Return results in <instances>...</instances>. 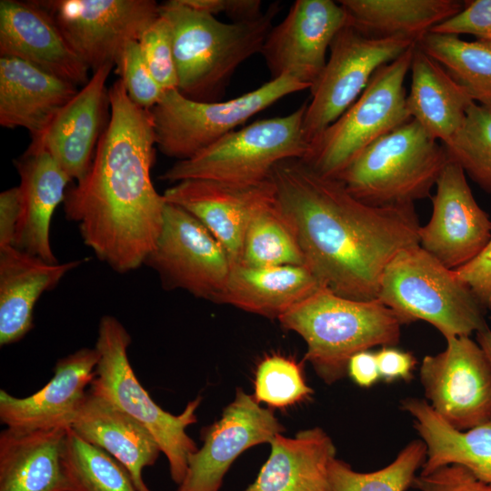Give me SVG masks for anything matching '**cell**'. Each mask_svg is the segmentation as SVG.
<instances>
[{
    "instance_id": "cell-7",
    "label": "cell",
    "mask_w": 491,
    "mask_h": 491,
    "mask_svg": "<svg viewBox=\"0 0 491 491\" xmlns=\"http://www.w3.org/2000/svg\"><path fill=\"white\" fill-rule=\"evenodd\" d=\"M131 336L115 316L105 315L98 324L95 349L99 360L89 391L143 425L155 437L168 460L172 480H184L188 459L198 448L186 428L196 422L202 398L190 401L179 415L162 409L138 381L128 357Z\"/></svg>"
},
{
    "instance_id": "cell-20",
    "label": "cell",
    "mask_w": 491,
    "mask_h": 491,
    "mask_svg": "<svg viewBox=\"0 0 491 491\" xmlns=\"http://www.w3.org/2000/svg\"><path fill=\"white\" fill-rule=\"evenodd\" d=\"M0 56L18 58L76 86L90 79L89 67L37 1L1 0Z\"/></svg>"
},
{
    "instance_id": "cell-10",
    "label": "cell",
    "mask_w": 491,
    "mask_h": 491,
    "mask_svg": "<svg viewBox=\"0 0 491 491\" xmlns=\"http://www.w3.org/2000/svg\"><path fill=\"white\" fill-rule=\"evenodd\" d=\"M306 89L308 85L284 75L226 101H197L177 89L166 90L150 109L155 145L178 161L191 158L280 99Z\"/></svg>"
},
{
    "instance_id": "cell-43",
    "label": "cell",
    "mask_w": 491,
    "mask_h": 491,
    "mask_svg": "<svg viewBox=\"0 0 491 491\" xmlns=\"http://www.w3.org/2000/svg\"><path fill=\"white\" fill-rule=\"evenodd\" d=\"M185 5L212 15L225 14L233 22L257 19L264 13L260 0H180Z\"/></svg>"
},
{
    "instance_id": "cell-22",
    "label": "cell",
    "mask_w": 491,
    "mask_h": 491,
    "mask_svg": "<svg viewBox=\"0 0 491 491\" xmlns=\"http://www.w3.org/2000/svg\"><path fill=\"white\" fill-rule=\"evenodd\" d=\"M15 165L20 176L21 214L13 246L57 263L50 242L51 219L72 179L47 152L32 145Z\"/></svg>"
},
{
    "instance_id": "cell-41",
    "label": "cell",
    "mask_w": 491,
    "mask_h": 491,
    "mask_svg": "<svg viewBox=\"0 0 491 491\" xmlns=\"http://www.w3.org/2000/svg\"><path fill=\"white\" fill-rule=\"evenodd\" d=\"M411 487L418 491H491V484L479 480L458 465L445 466L428 474L420 473Z\"/></svg>"
},
{
    "instance_id": "cell-3",
    "label": "cell",
    "mask_w": 491,
    "mask_h": 491,
    "mask_svg": "<svg viewBox=\"0 0 491 491\" xmlns=\"http://www.w3.org/2000/svg\"><path fill=\"white\" fill-rule=\"evenodd\" d=\"M279 10L272 3L257 19L224 23L180 0L159 4L172 31L177 90L193 100L219 101L237 67L261 52Z\"/></svg>"
},
{
    "instance_id": "cell-16",
    "label": "cell",
    "mask_w": 491,
    "mask_h": 491,
    "mask_svg": "<svg viewBox=\"0 0 491 491\" xmlns=\"http://www.w3.org/2000/svg\"><path fill=\"white\" fill-rule=\"evenodd\" d=\"M430 220L419 246L451 270L472 260L491 237V220L475 199L462 167L448 156L436 184Z\"/></svg>"
},
{
    "instance_id": "cell-14",
    "label": "cell",
    "mask_w": 491,
    "mask_h": 491,
    "mask_svg": "<svg viewBox=\"0 0 491 491\" xmlns=\"http://www.w3.org/2000/svg\"><path fill=\"white\" fill-rule=\"evenodd\" d=\"M446 341L442 352L423 358L419 379L432 409L464 431L491 418V364L470 336Z\"/></svg>"
},
{
    "instance_id": "cell-33",
    "label": "cell",
    "mask_w": 491,
    "mask_h": 491,
    "mask_svg": "<svg viewBox=\"0 0 491 491\" xmlns=\"http://www.w3.org/2000/svg\"><path fill=\"white\" fill-rule=\"evenodd\" d=\"M62 461L69 491H139L117 460L71 428L66 433Z\"/></svg>"
},
{
    "instance_id": "cell-32",
    "label": "cell",
    "mask_w": 491,
    "mask_h": 491,
    "mask_svg": "<svg viewBox=\"0 0 491 491\" xmlns=\"http://www.w3.org/2000/svg\"><path fill=\"white\" fill-rule=\"evenodd\" d=\"M417 45L476 103L491 105V40L466 41L454 35L428 32Z\"/></svg>"
},
{
    "instance_id": "cell-26",
    "label": "cell",
    "mask_w": 491,
    "mask_h": 491,
    "mask_svg": "<svg viewBox=\"0 0 491 491\" xmlns=\"http://www.w3.org/2000/svg\"><path fill=\"white\" fill-rule=\"evenodd\" d=\"M69 428L0 433V491H69L63 451Z\"/></svg>"
},
{
    "instance_id": "cell-36",
    "label": "cell",
    "mask_w": 491,
    "mask_h": 491,
    "mask_svg": "<svg viewBox=\"0 0 491 491\" xmlns=\"http://www.w3.org/2000/svg\"><path fill=\"white\" fill-rule=\"evenodd\" d=\"M443 145L466 175L491 194V105L473 103L461 128Z\"/></svg>"
},
{
    "instance_id": "cell-44",
    "label": "cell",
    "mask_w": 491,
    "mask_h": 491,
    "mask_svg": "<svg viewBox=\"0 0 491 491\" xmlns=\"http://www.w3.org/2000/svg\"><path fill=\"white\" fill-rule=\"evenodd\" d=\"M376 356L381 380L386 383L408 382L413 378L417 360L412 353L389 346L380 347Z\"/></svg>"
},
{
    "instance_id": "cell-12",
    "label": "cell",
    "mask_w": 491,
    "mask_h": 491,
    "mask_svg": "<svg viewBox=\"0 0 491 491\" xmlns=\"http://www.w3.org/2000/svg\"><path fill=\"white\" fill-rule=\"evenodd\" d=\"M145 265L159 275L165 287L214 302H218L232 267L214 235L189 212L167 202L161 233Z\"/></svg>"
},
{
    "instance_id": "cell-19",
    "label": "cell",
    "mask_w": 491,
    "mask_h": 491,
    "mask_svg": "<svg viewBox=\"0 0 491 491\" xmlns=\"http://www.w3.org/2000/svg\"><path fill=\"white\" fill-rule=\"evenodd\" d=\"M99 355L83 347L60 358L40 390L16 397L0 390V421L5 427L34 430L70 428L95 376Z\"/></svg>"
},
{
    "instance_id": "cell-18",
    "label": "cell",
    "mask_w": 491,
    "mask_h": 491,
    "mask_svg": "<svg viewBox=\"0 0 491 491\" xmlns=\"http://www.w3.org/2000/svg\"><path fill=\"white\" fill-rule=\"evenodd\" d=\"M196 217L225 249L232 266L242 262L246 229L254 215L276 199L272 178L255 185L207 179L177 182L163 194Z\"/></svg>"
},
{
    "instance_id": "cell-40",
    "label": "cell",
    "mask_w": 491,
    "mask_h": 491,
    "mask_svg": "<svg viewBox=\"0 0 491 491\" xmlns=\"http://www.w3.org/2000/svg\"><path fill=\"white\" fill-rule=\"evenodd\" d=\"M466 3L460 12L435 25L429 32L457 36L466 34L478 39L491 40V0Z\"/></svg>"
},
{
    "instance_id": "cell-47",
    "label": "cell",
    "mask_w": 491,
    "mask_h": 491,
    "mask_svg": "<svg viewBox=\"0 0 491 491\" xmlns=\"http://www.w3.org/2000/svg\"><path fill=\"white\" fill-rule=\"evenodd\" d=\"M476 340L491 364V329L488 326L476 333Z\"/></svg>"
},
{
    "instance_id": "cell-42",
    "label": "cell",
    "mask_w": 491,
    "mask_h": 491,
    "mask_svg": "<svg viewBox=\"0 0 491 491\" xmlns=\"http://www.w3.org/2000/svg\"><path fill=\"white\" fill-rule=\"evenodd\" d=\"M485 311H491V237L468 263L454 270Z\"/></svg>"
},
{
    "instance_id": "cell-48",
    "label": "cell",
    "mask_w": 491,
    "mask_h": 491,
    "mask_svg": "<svg viewBox=\"0 0 491 491\" xmlns=\"http://www.w3.org/2000/svg\"><path fill=\"white\" fill-rule=\"evenodd\" d=\"M489 319L491 320V313H490V316H489Z\"/></svg>"
},
{
    "instance_id": "cell-11",
    "label": "cell",
    "mask_w": 491,
    "mask_h": 491,
    "mask_svg": "<svg viewBox=\"0 0 491 491\" xmlns=\"http://www.w3.org/2000/svg\"><path fill=\"white\" fill-rule=\"evenodd\" d=\"M417 41L401 36H368L349 23L334 38L326 66L310 89L303 129L310 145L360 96L381 66Z\"/></svg>"
},
{
    "instance_id": "cell-1",
    "label": "cell",
    "mask_w": 491,
    "mask_h": 491,
    "mask_svg": "<svg viewBox=\"0 0 491 491\" xmlns=\"http://www.w3.org/2000/svg\"><path fill=\"white\" fill-rule=\"evenodd\" d=\"M276 204L293 230L304 265L335 294L377 298L382 274L402 249L419 245L414 205L373 206L300 158L276 165Z\"/></svg>"
},
{
    "instance_id": "cell-29",
    "label": "cell",
    "mask_w": 491,
    "mask_h": 491,
    "mask_svg": "<svg viewBox=\"0 0 491 491\" xmlns=\"http://www.w3.org/2000/svg\"><path fill=\"white\" fill-rule=\"evenodd\" d=\"M320 286L304 265L255 267L239 264L231 267L217 303L278 319Z\"/></svg>"
},
{
    "instance_id": "cell-23",
    "label": "cell",
    "mask_w": 491,
    "mask_h": 491,
    "mask_svg": "<svg viewBox=\"0 0 491 491\" xmlns=\"http://www.w3.org/2000/svg\"><path fill=\"white\" fill-rule=\"evenodd\" d=\"M76 85L27 62L0 56V124L39 137L76 95Z\"/></svg>"
},
{
    "instance_id": "cell-5",
    "label": "cell",
    "mask_w": 491,
    "mask_h": 491,
    "mask_svg": "<svg viewBox=\"0 0 491 491\" xmlns=\"http://www.w3.org/2000/svg\"><path fill=\"white\" fill-rule=\"evenodd\" d=\"M447 160L443 144L412 118L366 147L337 179L369 205H414L429 196Z\"/></svg>"
},
{
    "instance_id": "cell-25",
    "label": "cell",
    "mask_w": 491,
    "mask_h": 491,
    "mask_svg": "<svg viewBox=\"0 0 491 491\" xmlns=\"http://www.w3.org/2000/svg\"><path fill=\"white\" fill-rule=\"evenodd\" d=\"M70 428L117 460L139 491H151L144 481L143 471L156 462L162 451L143 425L88 390Z\"/></svg>"
},
{
    "instance_id": "cell-2",
    "label": "cell",
    "mask_w": 491,
    "mask_h": 491,
    "mask_svg": "<svg viewBox=\"0 0 491 491\" xmlns=\"http://www.w3.org/2000/svg\"><path fill=\"white\" fill-rule=\"evenodd\" d=\"M108 97L109 122L87 174L67 189L64 208L85 245L124 274L145 265L155 248L166 201L151 178L155 141L150 109L135 104L120 79Z\"/></svg>"
},
{
    "instance_id": "cell-35",
    "label": "cell",
    "mask_w": 491,
    "mask_h": 491,
    "mask_svg": "<svg viewBox=\"0 0 491 491\" xmlns=\"http://www.w3.org/2000/svg\"><path fill=\"white\" fill-rule=\"evenodd\" d=\"M421 439L408 443L387 466L372 472H358L336 458L330 465L333 491H406L426 460Z\"/></svg>"
},
{
    "instance_id": "cell-34",
    "label": "cell",
    "mask_w": 491,
    "mask_h": 491,
    "mask_svg": "<svg viewBox=\"0 0 491 491\" xmlns=\"http://www.w3.org/2000/svg\"><path fill=\"white\" fill-rule=\"evenodd\" d=\"M241 264L255 267L304 265L297 239L276 199L251 219L244 239Z\"/></svg>"
},
{
    "instance_id": "cell-39",
    "label": "cell",
    "mask_w": 491,
    "mask_h": 491,
    "mask_svg": "<svg viewBox=\"0 0 491 491\" xmlns=\"http://www.w3.org/2000/svg\"><path fill=\"white\" fill-rule=\"evenodd\" d=\"M115 66L128 96L135 104L151 109L160 101L165 91L150 72L138 41L125 45Z\"/></svg>"
},
{
    "instance_id": "cell-27",
    "label": "cell",
    "mask_w": 491,
    "mask_h": 491,
    "mask_svg": "<svg viewBox=\"0 0 491 491\" xmlns=\"http://www.w3.org/2000/svg\"><path fill=\"white\" fill-rule=\"evenodd\" d=\"M255 481L244 491H333L329 468L336 458L331 437L320 427L294 437L277 434Z\"/></svg>"
},
{
    "instance_id": "cell-8",
    "label": "cell",
    "mask_w": 491,
    "mask_h": 491,
    "mask_svg": "<svg viewBox=\"0 0 491 491\" xmlns=\"http://www.w3.org/2000/svg\"><path fill=\"white\" fill-rule=\"evenodd\" d=\"M306 106V102L287 115L232 131L191 158L177 161L160 178L173 184L187 179L237 185L267 181L280 162L306 155L309 144L303 129Z\"/></svg>"
},
{
    "instance_id": "cell-15",
    "label": "cell",
    "mask_w": 491,
    "mask_h": 491,
    "mask_svg": "<svg viewBox=\"0 0 491 491\" xmlns=\"http://www.w3.org/2000/svg\"><path fill=\"white\" fill-rule=\"evenodd\" d=\"M347 24L339 2H294L286 17L272 27L260 52L271 79L287 75L311 89L326 66L334 38Z\"/></svg>"
},
{
    "instance_id": "cell-28",
    "label": "cell",
    "mask_w": 491,
    "mask_h": 491,
    "mask_svg": "<svg viewBox=\"0 0 491 491\" xmlns=\"http://www.w3.org/2000/svg\"><path fill=\"white\" fill-rule=\"evenodd\" d=\"M400 408L407 413L424 442L426 460L421 474L458 465L479 480L491 484V418L467 430H458L440 417L425 399L406 397Z\"/></svg>"
},
{
    "instance_id": "cell-21",
    "label": "cell",
    "mask_w": 491,
    "mask_h": 491,
    "mask_svg": "<svg viewBox=\"0 0 491 491\" xmlns=\"http://www.w3.org/2000/svg\"><path fill=\"white\" fill-rule=\"evenodd\" d=\"M113 67L107 64L93 72L89 81L30 145L47 152L76 182L87 174L102 135L105 106L109 105L106 80Z\"/></svg>"
},
{
    "instance_id": "cell-31",
    "label": "cell",
    "mask_w": 491,
    "mask_h": 491,
    "mask_svg": "<svg viewBox=\"0 0 491 491\" xmlns=\"http://www.w3.org/2000/svg\"><path fill=\"white\" fill-rule=\"evenodd\" d=\"M348 23L372 37L419 41L432 27L460 12L455 0H341Z\"/></svg>"
},
{
    "instance_id": "cell-9",
    "label": "cell",
    "mask_w": 491,
    "mask_h": 491,
    "mask_svg": "<svg viewBox=\"0 0 491 491\" xmlns=\"http://www.w3.org/2000/svg\"><path fill=\"white\" fill-rule=\"evenodd\" d=\"M416 45L376 71L355 103L310 143L306 163L337 178L366 147L412 119L404 84Z\"/></svg>"
},
{
    "instance_id": "cell-6",
    "label": "cell",
    "mask_w": 491,
    "mask_h": 491,
    "mask_svg": "<svg viewBox=\"0 0 491 491\" xmlns=\"http://www.w3.org/2000/svg\"><path fill=\"white\" fill-rule=\"evenodd\" d=\"M408 325L422 320L446 339L487 326L485 310L451 270L419 245L399 251L386 266L377 298Z\"/></svg>"
},
{
    "instance_id": "cell-46",
    "label": "cell",
    "mask_w": 491,
    "mask_h": 491,
    "mask_svg": "<svg viewBox=\"0 0 491 491\" xmlns=\"http://www.w3.org/2000/svg\"><path fill=\"white\" fill-rule=\"evenodd\" d=\"M347 376L360 387L369 388L381 380L376 352L355 354L347 364Z\"/></svg>"
},
{
    "instance_id": "cell-45",
    "label": "cell",
    "mask_w": 491,
    "mask_h": 491,
    "mask_svg": "<svg viewBox=\"0 0 491 491\" xmlns=\"http://www.w3.org/2000/svg\"><path fill=\"white\" fill-rule=\"evenodd\" d=\"M21 214V194L15 186L0 194V247L13 246Z\"/></svg>"
},
{
    "instance_id": "cell-13",
    "label": "cell",
    "mask_w": 491,
    "mask_h": 491,
    "mask_svg": "<svg viewBox=\"0 0 491 491\" xmlns=\"http://www.w3.org/2000/svg\"><path fill=\"white\" fill-rule=\"evenodd\" d=\"M53 17L66 41L93 72L115 65L125 45L138 41L159 16L154 0L37 1Z\"/></svg>"
},
{
    "instance_id": "cell-24",
    "label": "cell",
    "mask_w": 491,
    "mask_h": 491,
    "mask_svg": "<svg viewBox=\"0 0 491 491\" xmlns=\"http://www.w3.org/2000/svg\"><path fill=\"white\" fill-rule=\"evenodd\" d=\"M83 260L50 263L14 246L0 247V345L16 343L34 326L40 296Z\"/></svg>"
},
{
    "instance_id": "cell-4",
    "label": "cell",
    "mask_w": 491,
    "mask_h": 491,
    "mask_svg": "<svg viewBox=\"0 0 491 491\" xmlns=\"http://www.w3.org/2000/svg\"><path fill=\"white\" fill-rule=\"evenodd\" d=\"M306 344L305 359L332 385L347 375L356 353L400 342L401 318L378 299L357 300L320 286L278 318Z\"/></svg>"
},
{
    "instance_id": "cell-37",
    "label": "cell",
    "mask_w": 491,
    "mask_h": 491,
    "mask_svg": "<svg viewBox=\"0 0 491 491\" xmlns=\"http://www.w3.org/2000/svg\"><path fill=\"white\" fill-rule=\"evenodd\" d=\"M313 393L300 365L288 357L268 356L256 368L253 397L257 403L284 408L308 399Z\"/></svg>"
},
{
    "instance_id": "cell-17",
    "label": "cell",
    "mask_w": 491,
    "mask_h": 491,
    "mask_svg": "<svg viewBox=\"0 0 491 491\" xmlns=\"http://www.w3.org/2000/svg\"><path fill=\"white\" fill-rule=\"evenodd\" d=\"M284 431L270 409L237 388L220 419L203 430V446L189 456L185 476L176 491H218L241 453L259 444H270Z\"/></svg>"
},
{
    "instance_id": "cell-38",
    "label": "cell",
    "mask_w": 491,
    "mask_h": 491,
    "mask_svg": "<svg viewBox=\"0 0 491 491\" xmlns=\"http://www.w3.org/2000/svg\"><path fill=\"white\" fill-rule=\"evenodd\" d=\"M138 44L150 72L164 91L177 89L172 31L160 13L143 32Z\"/></svg>"
},
{
    "instance_id": "cell-30",
    "label": "cell",
    "mask_w": 491,
    "mask_h": 491,
    "mask_svg": "<svg viewBox=\"0 0 491 491\" xmlns=\"http://www.w3.org/2000/svg\"><path fill=\"white\" fill-rule=\"evenodd\" d=\"M410 71L406 108L411 117L435 139L447 144L461 128L475 101L417 43Z\"/></svg>"
}]
</instances>
